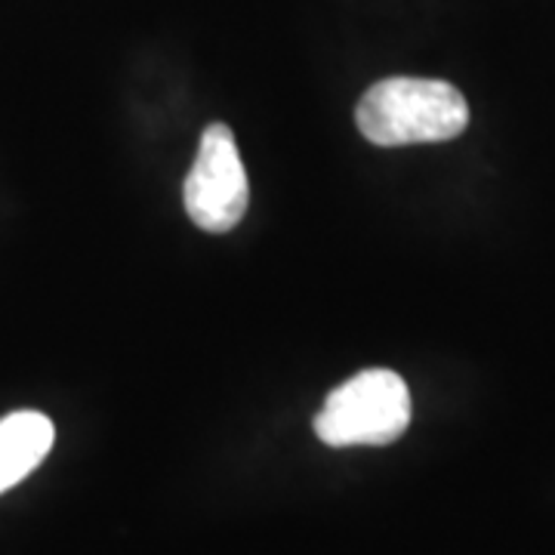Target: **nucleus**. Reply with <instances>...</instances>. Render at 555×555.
Instances as JSON below:
<instances>
[{"label": "nucleus", "instance_id": "nucleus-1", "mask_svg": "<svg viewBox=\"0 0 555 555\" xmlns=\"http://www.w3.org/2000/svg\"><path fill=\"white\" fill-rule=\"evenodd\" d=\"M361 137L374 145L448 142L469 124V105L454 83L436 78L377 80L356 105Z\"/></svg>", "mask_w": 555, "mask_h": 555}, {"label": "nucleus", "instance_id": "nucleus-2", "mask_svg": "<svg viewBox=\"0 0 555 555\" xmlns=\"http://www.w3.org/2000/svg\"><path fill=\"white\" fill-rule=\"evenodd\" d=\"M411 426V389L396 371L371 367L349 377L324 398L315 436L327 448H383Z\"/></svg>", "mask_w": 555, "mask_h": 555}, {"label": "nucleus", "instance_id": "nucleus-3", "mask_svg": "<svg viewBox=\"0 0 555 555\" xmlns=\"http://www.w3.org/2000/svg\"><path fill=\"white\" fill-rule=\"evenodd\" d=\"M182 201L189 219L210 235L232 232L247 214L250 182L235 133L225 124L204 127L195 164L182 182Z\"/></svg>", "mask_w": 555, "mask_h": 555}, {"label": "nucleus", "instance_id": "nucleus-4", "mask_svg": "<svg viewBox=\"0 0 555 555\" xmlns=\"http://www.w3.org/2000/svg\"><path fill=\"white\" fill-rule=\"evenodd\" d=\"M53 438L56 429L50 416L38 411H16L0 420V494L38 469L53 448Z\"/></svg>", "mask_w": 555, "mask_h": 555}]
</instances>
